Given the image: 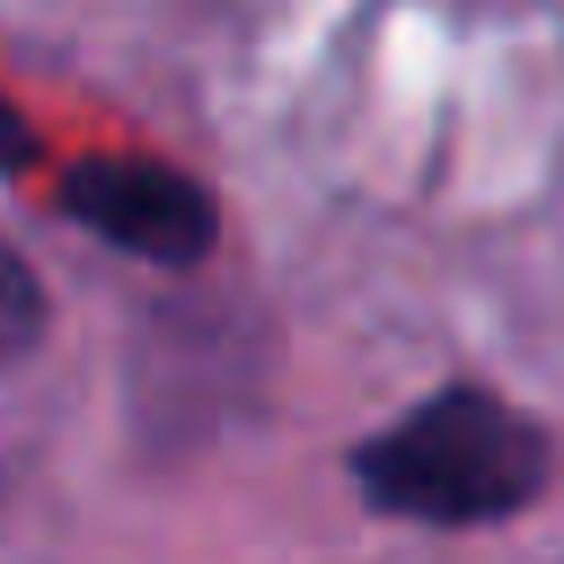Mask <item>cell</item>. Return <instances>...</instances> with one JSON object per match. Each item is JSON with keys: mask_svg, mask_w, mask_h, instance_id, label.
Here are the masks:
<instances>
[{"mask_svg": "<svg viewBox=\"0 0 564 564\" xmlns=\"http://www.w3.org/2000/svg\"><path fill=\"white\" fill-rule=\"evenodd\" d=\"M555 449L494 388H441L352 449V494L414 529H485L538 502Z\"/></svg>", "mask_w": 564, "mask_h": 564, "instance_id": "6da1fadb", "label": "cell"}, {"mask_svg": "<svg viewBox=\"0 0 564 564\" xmlns=\"http://www.w3.org/2000/svg\"><path fill=\"white\" fill-rule=\"evenodd\" d=\"M62 212L141 264H194L212 247V194L159 159H79L62 176Z\"/></svg>", "mask_w": 564, "mask_h": 564, "instance_id": "7a4b0ae2", "label": "cell"}, {"mask_svg": "<svg viewBox=\"0 0 564 564\" xmlns=\"http://www.w3.org/2000/svg\"><path fill=\"white\" fill-rule=\"evenodd\" d=\"M35 335H44V282L26 273L18 247H0V361H18Z\"/></svg>", "mask_w": 564, "mask_h": 564, "instance_id": "3957f363", "label": "cell"}, {"mask_svg": "<svg viewBox=\"0 0 564 564\" xmlns=\"http://www.w3.org/2000/svg\"><path fill=\"white\" fill-rule=\"evenodd\" d=\"M26 150H35V132H26V115L0 97V167H26Z\"/></svg>", "mask_w": 564, "mask_h": 564, "instance_id": "277c9868", "label": "cell"}]
</instances>
